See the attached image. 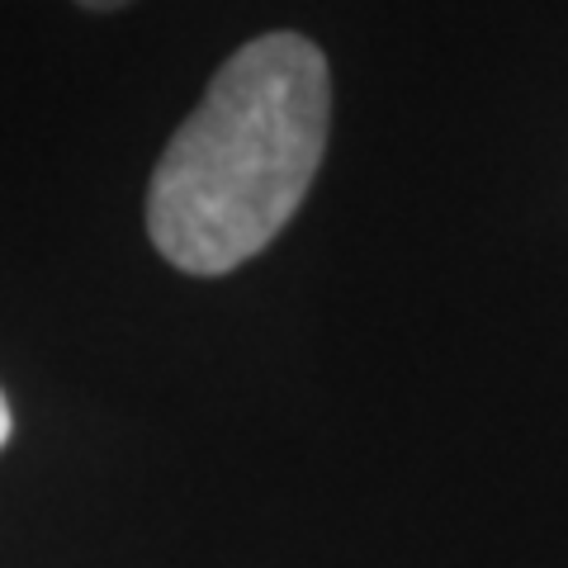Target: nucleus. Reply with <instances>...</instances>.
<instances>
[{
  "label": "nucleus",
  "mask_w": 568,
  "mask_h": 568,
  "mask_svg": "<svg viewBox=\"0 0 568 568\" xmlns=\"http://www.w3.org/2000/svg\"><path fill=\"white\" fill-rule=\"evenodd\" d=\"M81 6H91V10H114V6H123V0H81Z\"/></svg>",
  "instance_id": "3"
},
{
  "label": "nucleus",
  "mask_w": 568,
  "mask_h": 568,
  "mask_svg": "<svg viewBox=\"0 0 568 568\" xmlns=\"http://www.w3.org/2000/svg\"><path fill=\"white\" fill-rule=\"evenodd\" d=\"M332 77L304 33H261L219 71L148 185V233L175 271L252 261L304 204L327 148Z\"/></svg>",
  "instance_id": "1"
},
{
  "label": "nucleus",
  "mask_w": 568,
  "mask_h": 568,
  "mask_svg": "<svg viewBox=\"0 0 568 568\" xmlns=\"http://www.w3.org/2000/svg\"><path fill=\"white\" fill-rule=\"evenodd\" d=\"M10 440V403H6V394H0V446Z\"/></svg>",
  "instance_id": "2"
}]
</instances>
